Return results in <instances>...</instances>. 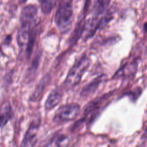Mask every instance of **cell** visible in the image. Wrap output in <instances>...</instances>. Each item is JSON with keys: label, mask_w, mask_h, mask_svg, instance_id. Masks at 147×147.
<instances>
[{"label": "cell", "mask_w": 147, "mask_h": 147, "mask_svg": "<svg viewBox=\"0 0 147 147\" xmlns=\"http://www.w3.org/2000/svg\"><path fill=\"white\" fill-rule=\"evenodd\" d=\"M74 21V9L72 0H63L58 6L55 22L60 32L66 33L71 28Z\"/></svg>", "instance_id": "6da1fadb"}, {"label": "cell", "mask_w": 147, "mask_h": 147, "mask_svg": "<svg viewBox=\"0 0 147 147\" xmlns=\"http://www.w3.org/2000/svg\"><path fill=\"white\" fill-rule=\"evenodd\" d=\"M90 64V60L86 55L80 57L69 69L64 82L65 86L71 88L79 84Z\"/></svg>", "instance_id": "7a4b0ae2"}, {"label": "cell", "mask_w": 147, "mask_h": 147, "mask_svg": "<svg viewBox=\"0 0 147 147\" xmlns=\"http://www.w3.org/2000/svg\"><path fill=\"white\" fill-rule=\"evenodd\" d=\"M111 95L112 94L110 92L109 94H105L89 102L84 108L83 117L78 121L77 122L75 123V125L73 126L72 131L78 129L82 123L87 121V119H89L90 122L92 121Z\"/></svg>", "instance_id": "3957f363"}, {"label": "cell", "mask_w": 147, "mask_h": 147, "mask_svg": "<svg viewBox=\"0 0 147 147\" xmlns=\"http://www.w3.org/2000/svg\"><path fill=\"white\" fill-rule=\"evenodd\" d=\"M80 111V106L75 103H68L60 107L55 113L53 121L61 123L75 119Z\"/></svg>", "instance_id": "277c9868"}, {"label": "cell", "mask_w": 147, "mask_h": 147, "mask_svg": "<svg viewBox=\"0 0 147 147\" xmlns=\"http://www.w3.org/2000/svg\"><path fill=\"white\" fill-rule=\"evenodd\" d=\"M37 7L34 5L25 6L22 10L20 14V26L33 28L37 26Z\"/></svg>", "instance_id": "5b68a950"}, {"label": "cell", "mask_w": 147, "mask_h": 147, "mask_svg": "<svg viewBox=\"0 0 147 147\" xmlns=\"http://www.w3.org/2000/svg\"><path fill=\"white\" fill-rule=\"evenodd\" d=\"M41 119L37 117L29 125L21 143L20 147H34L37 143V135L40 126Z\"/></svg>", "instance_id": "8992f818"}, {"label": "cell", "mask_w": 147, "mask_h": 147, "mask_svg": "<svg viewBox=\"0 0 147 147\" xmlns=\"http://www.w3.org/2000/svg\"><path fill=\"white\" fill-rule=\"evenodd\" d=\"M140 61V57H136L131 61L125 63L116 72L113 78L133 79L137 74Z\"/></svg>", "instance_id": "52a82bcc"}, {"label": "cell", "mask_w": 147, "mask_h": 147, "mask_svg": "<svg viewBox=\"0 0 147 147\" xmlns=\"http://www.w3.org/2000/svg\"><path fill=\"white\" fill-rule=\"evenodd\" d=\"M84 13L83 14L80 18H79L75 26L74 30L71 33L69 41L71 44H75L78 40L83 36L84 25H85V20H84Z\"/></svg>", "instance_id": "ba28073f"}, {"label": "cell", "mask_w": 147, "mask_h": 147, "mask_svg": "<svg viewBox=\"0 0 147 147\" xmlns=\"http://www.w3.org/2000/svg\"><path fill=\"white\" fill-rule=\"evenodd\" d=\"M63 94L59 90L54 89L48 95L45 103V109L50 110L56 106L60 102Z\"/></svg>", "instance_id": "9c48e42d"}, {"label": "cell", "mask_w": 147, "mask_h": 147, "mask_svg": "<svg viewBox=\"0 0 147 147\" xmlns=\"http://www.w3.org/2000/svg\"><path fill=\"white\" fill-rule=\"evenodd\" d=\"M104 75H100L84 86L80 92V95L82 96H88L94 94L99 87V84L104 80Z\"/></svg>", "instance_id": "30bf717a"}, {"label": "cell", "mask_w": 147, "mask_h": 147, "mask_svg": "<svg viewBox=\"0 0 147 147\" xmlns=\"http://www.w3.org/2000/svg\"><path fill=\"white\" fill-rule=\"evenodd\" d=\"M111 0H96L91 10V16L102 17L107 10Z\"/></svg>", "instance_id": "8fae6325"}, {"label": "cell", "mask_w": 147, "mask_h": 147, "mask_svg": "<svg viewBox=\"0 0 147 147\" xmlns=\"http://www.w3.org/2000/svg\"><path fill=\"white\" fill-rule=\"evenodd\" d=\"M12 115L11 107L9 102H4L1 106V126L3 127L9 120L10 119Z\"/></svg>", "instance_id": "7c38bea8"}, {"label": "cell", "mask_w": 147, "mask_h": 147, "mask_svg": "<svg viewBox=\"0 0 147 147\" xmlns=\"http://www.w3.org/2000/svg\"><path fill=\"white\" fill-rule=\"evenodd\" d=\"M49 81V76H45L42 80L40 82V83L36 86L33 95L30 97V100L32 101H34L38 99V98L40 96L41 94L42 93L45 87V85L47 84V82Z\"/></svg>", "instance_id": "4fadbf2b"}, {"label": "cell", "mask_w": 147, "mask_h": 147, "mask_svg": "<svg viewBox=\"0 0 147 147\" xmlns=\"http://www.w3.org/2000/svg\"><path fill=\"white\" fill-rule=\"evenodd\" d=\"M143 92V88L141 86H136L133 89L125 92L124 95L127 96L130 101L133 103H136L139 98L141 96Z\"/></svg>", "instance_id": "5bb4252c"}, {"label": "cell", "mask_w": 147, "mask_h": 147, "mask_svg": "<svg viewBox=\"0 0 147 147\" xmlns=\"http://www.w3.org/2000/svg\"><path fill=\"white\" fill-rule=\"evenodd\" d=\"M57 0H40V6L44 14H49L55 7Z\"/></svg>", "instance_id": "9a60e30c"}, {"label": "cell", "mask_w": 147, "mask_h": 147, "mask_svg": "<svg viewBox=\"0 0 147 147\" xmlns=\"http://www.w3.org/2000/svg\"><path fill=\"white\" fill-rule=\"evenodd\" d=\"M54 142L56 147H65L69 143V138L66 135L60 134L55 138Z\"/></svg>", "instance_id": "2e32d148"}, {"label": "cell", "mask_w": 147, "mask_h": 147, "mask_svg": "<svg viewBox=\"0 0 147 147\" xmlns=\"http://www.w3.org/2000/svg\"><path fill=\"white\" fill-rule=\"evenodd\" d=\"M40 59V56L39 55H37L34 57V58L33 60V62L32 63V65L30 66V68L29 69V75H32L37 70L38 64H39Z\"/></svg>", "instance_id": "e0dca14e"}, {"label": "cell", "mask_w": 147, "mask_h": 147, "mask_svg": "<svg viewBox=\"0 0 147 147\" xmlns=\"http://www.w3.org/2000/svg\"><path fill=\"white\" fill-rule=\"evenodd\" d=\"M141 138L143 140V141H146V140H147V126H146V127L144 131V133L142 134Z\"/></svg>", "instance_id": "ac0fdd59"}, {"label": "cell", "mask_w": 147, "mask_h": 147, "mask_svg": "<svg viewBox=\"0 0 147 147\" xmlns=\"http://www.w3.org/2000/svg\"><path fill=\"white\" fill-rule=\"evenodd\" d=\"M144 146H145V144L143 143V144H141V145H137L136 147H144Z\"/></svg>", "instance_id": "d6986e66"}, {"label": "cell", "mask_w": 147, "mask_h": 147, "mask_svg": "<svg viewBox=\"0 0 147 147\" xmlns=\"http://www.w3.org/2000/svg\"><path fill=\"white\" fill-rule=\"evenodd\" d=\"M19 1H20V3H25L26 1V0H19Z\"/></svg>", "instance_id": "ffe728a7"}]
</instances>
